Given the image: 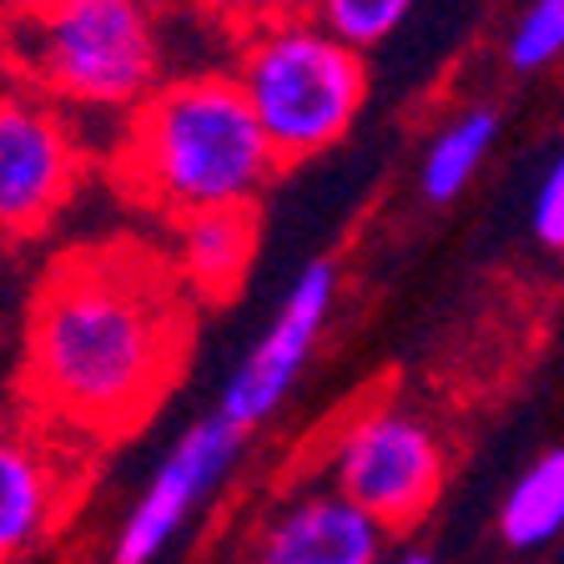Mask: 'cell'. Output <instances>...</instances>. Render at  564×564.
<instances>
[{"mask_svg": "<svg viewBox=\"0 0 564 564\" xmlns=\"http://www.w3.org/2000/svg\"><path fill=\"white\" fill-rule=\"evenodd\" d=\"M197 303L172 258L137 237L66 247L25 317V399L51 429L121 438L187 368Z\"/></svg>", "mask_w": 564, "mask_h": 564, "instance_id": "cell-1", "label": "cell"}, {"mask_svg": "<svg viewBox=\"0 0 564 564\" xmlns=\"http://www.w3.org/2000/svg\"><path fill=\"white\" fill-rule=\"evenodd\" d=\"M278 166L252 106L223 70L162 82L127 117L117 147L121 192L172 223L252 207Z\"/></svg>", "mask_w": 564, "mask_h": 564, "instance_id": "cell-2", "label": "cell"}, {"mask_svg": "<svg viewBox=\"0 0 564 564\" xmlns=\"http://www.w3.org/2000/svg\"><path fill=\"white\" fill-rule=\"evenodd\" d=\"M0 61L46 101L137 111L162 86V31L147 0H11Z\"/></svg>", "mask_w": 564, "mask_h": 564, "instance_id": "cell-3", "label": "cell"}, {"mask_svg": "<svg viewBox=\"0 0 564 564\" xmlns=\"http://www.w3.org/2000/svg\"><path fill=\"white\" fill-rule=\"evenodd\" d=\"M237 91L252 106L278 162H307L348 137L368 101V66L313 15L247 31Z\"/></svg>", "mask_w": 564, "mask_h": 564, "instance_id": "cell-4", "label": "cell"}, {"mask_svg": "<svg viewBox=\"0 0 564 564\" xmlns=\"http://www.w3.org/2000/svg\"><path fill=\"white\" fill-rule=\"evenodd\" d=\"M328 489L343 494L348 505L373 514L378 524L393 529L419 524L434 509L448 474L444 438L399 403H373L358 409L328 444L323 458Z\"/></svg>", "mask_w": 564, "mask_h": 564, "instance_id": "cell-5", "label": "cell"}, {"mask_svg": "<svg viewBox=\"0 0 564 564\" xmlns=\"http://www.w3.org/2000/svg\"><path fill=\"white\" fill-rule=\"evenodd\" d=\"M86 152L61 106L0 82V247L46 232L76 197Z\"/></svg>", "mask_w": 564, "mask_h": 564, "instance_id": "cell-6", "label": "cell"}, {"mask_svg": "<svg viewBox=\"0 0 564 564\" xmlns=\"http://www.w3.org/2000/svg\"><path fill=\"white\" fill-rule=\"evenodd\" d=\"M247 448V434L232 429L223 413L192 419L182 434L172 438V448L162 454V464L152 469V479L141 484L137 505L127 509V519L111 534L106 564H162L197 514L212 505V494L227 484V474L237 469V458Z\"/></svg>", "mask_w": 564, "mask_h": 564, "instance_id": "cell-7", "label": "cell"}, {"mask_svg": "<svg viewBox=\"0 0 564 564\" xmlns=\"http://www.w3.org/2000/svg\"><path fill=\"white\" fill-rule=\"evenodd\" d=\"M333 303H338V268H333V258L303 262V272H297L293 288L282 293V303H278V313H272V323L262 328V338L252 343V352H247L242 364L232 368V378L223 383L217 413H223L232 429L252 434V429H262V423L288 403V393L297 388L307 358H313L317 338L328 328Z\"/></svg>", "mask_w": 564, "mask_h": 564, "instance_id": "cell-8", "label": "cell"}, {"mask_svg": "<svg viewBox=\"0 0 564 564\" xmlns=\"http://www.w3.org/2000/svg\"><path fill=\"white\" fill-rule=\"evenodd\" d=\"M388 529L333 489L293 494L258 529L242 564H383Z\"/></svg>", "mask_w": 564, "mask_h": 564, "instance_id": "cell-9", "label": "cell"}, {"mask_svg": "<svg viewBox=\"0 0 564 564\" xmlns=\"http://www.w3.org/2000/svg\"><path fill=\"white\" fill-rule=\"evenodd\" d=\"M70 505V469L51 444L0 429V564L25 560L51 540Z\"/></svg>", "mask_w": 564, "mask_h": 564, "instance_id": "cell-10", "label": "cell"}, {"mask_svg": "<svg viewBox=\"0 0 564 564\" xmlns=\"http://www.w3.org/2000/svg\"><path fill=\"white\" fill-rule=\"evenodd\" d=\"M252 252H258V217L252 207H232L176 223V242L166 258H172L182 288L192 293V303H227L242 288Z\"/></svg>", "mask_w": 564, "mask_h": 564, "instance_id": "cell-11", "label": "cell"}, {"mask_svg": "<svg viewBox=\"0 0 564 564\" xmlns=\"http://www.w3.org/2000/svg\"><path fill=\"white\" fill-rule=\"evenodd\" d=\"M564 534V444L544 448L499 505V540L509 550H544Z\"/></svg>", "mask_w": 564, "mask_h": 564, "instance_id": "cell-12", "label": "cell"}, {"mask_svg": "<svg viewBox=\"0 0 564 564\" xmlns=\"http://www.w3.org/2000/svg\"><path fill=\"white\" fill-rule=\"evenodd\" d=\"M494 141H499V111L494 106H469L448 127H438V137L429 141L423 166H419L423 197L434 202V207L438 202H454L479 176V166L489 162Z\"/></svg>", "mask_w": 564, "mask_h": 564, "instance_id": "cell-13", "label": "cell"}, {"mask_svg": "<svg viewBox=\"0 0 564 564\" xmlns=\"http://www.w3.org/2000/svg\"><path fill=\"white\" fill-rule=\"evenodd\" d=\"M413 0H313V21L338 35L348 51H373L409 21Z\"/></svg>", "mask_w": 564, "mask_h": 564, "instance_id": "cell-14", "label": "cell"}, {"mask_svg": "<svg viewBox=\"0 0 564 564\" xmlns=\"http://www.w3.org/2000/svg\"><path fill=\"white\" fill-rule=\"evenodd\" d=\"M564 56V0H529L505 35V61L519 76L554 66Z\"/></svg>", "mask_w": 564, "mask_h": 564, "instance_id": "cell-15", "label": "cell"}, {"mask_svg": "<svg viewBox=\"0 0 564 564\" xmlns=\"http://www.w3.org/2000/svg\"><path fill=\"white\" fill-rule=\"evenodd\" d=\"M529 227H534L540 247L564 252V147L550 156L540 187H534V202H529Z\"/></svg>", "mask_w": 564, "mask_h": 564, "instance_id": "cell-16", "label": "cell"}, {"mask_svg": "<svg viewBox=\"0 0 564 564\" xmlns=\"http://www.w3.org/2000/svg\"><path fill=\"white\" fill-rule=\"evenodd\" d=\"M212 6H223L232 21L247 25V31H262V25L313 15V0H212Z\"/></svg>", "mask_w": 564, "mask_h": 564, "instance_id": "cell-17", "label": "cell"}, {"mask_svg": "<svg viewBox=\"0 0 564 564\" xmlns=\"http://www.w3.org/2000/svg\"><path fill=\"white\" fill-rule=\"evenodd\" d=\"M399 564H438V560H434V554H429V550H409Z\"/></svg>", "mask_w": 564, "mask_h": 564, "instance_id": "cell-18", "label": "cell"}]
</instances>
